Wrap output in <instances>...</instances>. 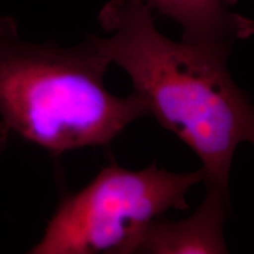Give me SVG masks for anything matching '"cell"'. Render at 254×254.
Returning a JSON list of instances; mask_svg holds the SVG:
<instances>
[{"label":"cell","mask_w":254,"mask_h":254,"mask_svg":"<svg viewBox=\"0 0 254 254\" xmlns=\"http://www.w3.org/2000/svg\"><path fill=\"white\" fill-rule=\"evenodd\" d=\"M110 62L93 39L72 49L27 43L12 18L0 17V116L4 126L53 154L109 145L148 117L134 93L113 95Z\"/></svg>","instance_id":"2"},{"label":"cell","mask_w":254,"mask_h":254,"mask_svg":"<svg viewBox=\"0 0 254 254\" xmlns=\"http://www.w3.org/2000/svg\"><path fill=\"white\" fill-rule=\"evenodd\" d=\"M202 170L168 172L155 165L131 171L111 164L84 189L66 195L33 254L138 253L152 225L171 209H187L186 194Z\"/></svg>","instance_id":"3"},{"label":"cell","mask_w":254,"mask_h":254,"mask_svg":"<svg viewBox=\"0 0 254 254\" xmlns=\"http://www.w3.org/2000/svg\"><path fill=\"white\" fill-rule=\"evenodd\" d=\"M230 195L207 189L204 201L190 217L170 221L163 217L145 234L138 253H227L224 224L228 217Z\"/></svg>","instance_id":"4"},{"label":"cell","mask_w":254,"mask_h":254,"mask_svg":"<svg viewBox=\"0 0 254 254\" xmlns=\"http://www.w3.org/2000/svg\"><path fill=\"white\" fill-rule=\"evenodd\" d=\"M183 27V40L233 46L254 34V21L231 11L236 0H144Z\"/></svg>","instance_id":"5"},{"label":"cell","mask_w":254,"mask_h":254,"mask_svg":"<svg viewBox=\"0 0 254 254\" xmlns=\"http://www.w3.org/2000/svg\"><path fill=\"white\" fill-rule=\"evenodd\" d=\"M99 21L109 37H92L98 50L128 74L148 117L201 160L206 189L230 195L238 146H254V104L227 68L232 46L168 39L144 0H111Z\"/></svg>","instance_id":"1"}]
</instances>
